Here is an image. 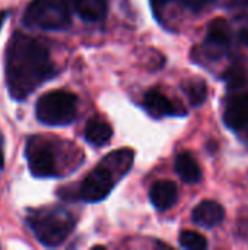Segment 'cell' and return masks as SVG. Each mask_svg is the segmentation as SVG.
Returning <instances> with one entry per match:
<instances>
[{
    "label": "cell",
    "mask_w": 248,
    "mask_h": 250,
    "mask_svg": "<svg viewBox=\"0 0 248 250\" xmlns=\"http://www.w3.org/2000/svg\"><path fill=\"white\" fill-rule=\"evenodd\" d=\"M171 1H174V0H151L152 7H153V10H155V13H156V15H159L161 9H162V7H165V6H167L168 3H171Z\"/></svg>",
    "instance_id": "cell-19"
},
{
    "label": "cell",
    "mask_w": 248,
    "mask_h": 250,
    "mask_svg": "<svg viewBox=\"0 0 248 250\" xmlns=\"http://www.w3.org/2000/svg\"><path fill=\"white\" fill-rule=\"evenodd\" d=\"M77 95L64 91L54 89L39 97L35 104V117L42 125L64 126L72 123L77 116Z\"/></svg>",
    "instance_id": "cell-4"
},
{
    "label": "cell",
    "mask_w": 248,
    "mask_h": 250,
    "mask_svg": "<svg viewBox=\"0 0 248 250\" xmlns=\"http://www.w3.org/2000/svg\"><path fill=\"white\" fill-rule=\"evenodd\" d=\"M224 123L234 132H243L248 127V91L232 95L224 110Z\"/></svg>",
    "instance_id": "cell-9"
},
{
    "label": "cell",
    "mask_w": 248,
    "mask_h": 250,
    "mask_svg": "<svg viewBox=\"0 0 248 250\" xmlns=\"http://www.w3.org/2000/svg\"><path fill=\"white\" fill-rule=\"evenodd\" d=\"M7 15H9L7 10H1V12H0V29H1V26H3V23H4V21H6V18H7Z\"/></svg>",
    "instance_id": "cell-21"
},
{
    "label": "cell",
    "mask_w": 248,
    "mask_h": 250,
    "mask_svg": "<svg viewBox=\"0 0 248 250\" xmlns=\"http://www.w3.org/2000/svg\"><path fill=\"white\" fill-rule=\"evenodd\" d=\"M143 107L155 119L178 117V116H186L187 114L181 104L174 103L172 100H170L164 92H161L156 88H152L145 94Z\"/></svg>",
    "instance_id": "cell-8"
},
{
    "label": "cell",
    "mask_w": 248,
    "mask_h": 250,
    "mask_svg": "<svg viewBox=\"0 0 248 250\" xmlns=\"http://www.w3.org/2000/svg\"><path fill=\"white\" fill-rule=\"evenodd\" d=\"M58 148L51 139L45 136H31L25 145V157L29 171L34 177L50 179L60 176L58 168Z\"/></svg>",
    "instance_id": "cell-6"
},
{
    "label": "cell",
    "mask_w": 248,
    "mask_h": 250,
    "mask_svg": "<svg viewBox=\"0 0 248 250\" xmlns=\"http://www.w3.org/2000/svg\"><path fill=\"white\" fill-rule=\"evenodd\" d=\"M193 223L203 229H213L224 223L225 208L216 201H202L191 214Z\"/></svg>",
    "instance_id": "cell-10"
},
{
    "label": "cell",
    "mask_w": 248,
    "mask_h": 250,
    "mask_svg": "<svg viewBox=\"0 0 248 250\" xmlns=\"http://www.w3.org/2000/svg\"><path fill=\"white\" fill-rule=\"evenodd\" d=\"M180 246L189 250H205L208 249L209 243L205 236L193 230H184L180 234Z\"/></svg>",
    "instance_id": "cell-16"
},
{
    "label": "cell",
    "mask_w": 248,
    "mask_h": 250,
    "mask_svg": "<svg viewBox=\"0 0 248 250\" xmlns=\"http://www.w3.org/2000/svg\"><path fill=\"white\" fill-rule=\"evenodd\" d=\"M180 1L191 13H202L216 3V0H180Z\"/></svg>",
    "instance_id": "cell-18"
},
{
    "label": "cell",
    "mask_w": 248,
    "mask_h": 250,
    "mask_svg": "<svg viewBox=\"0 0 248 250\" xmlns=\"http://www.w3.org/2000/svg\"><path fill=\"white\" fill-rule=\"evenodd\" d=\"M26 226L42 246L57 248L73 233L76 218L63 207H47L32 211Z\"/></svg>",
    "instance_id": "cell-3"
},
{
    "label": "cell",
    "mask_w": 248,
    "mask_h": 250,
    "mask_svg": "<svg viewBox=\"0 0 248 250\" xmlns=\"http://www.w3.org/2000/svg\"><path fill=\"white\" fill-rule=\"evenodd\" d=\"M241 38H243V41L248 45V28L247 29H244V32L241 34Z\"/></svg>",
    "instance_id": "cell-22"
},
{
    "label": "cell",
    "mask_w": 248,
    "mask_h": 250,
    "mask_svg": "<svg viewBox=\"0 0 248 250\" xmlns=\"http://www.w3.org/2000/svg\"><path fill=\"white\" fill-rule=\"evenodd\" d=\"M174 168H175V173L178 174V177L184 183L194 185V183H199L202 180V176H203L202 168H200L197 160L189 151L180 152L177 155Z\"/></svg>",
    "instance_id": "cell-13"
},
{
    "label": "cell",
    "mask_w": 248,
    "mask_h": 250,
    "mask_svg": "<svg viewBox=\"0 0 248 250\" xmlns=\"http://www.w3.org/2000/svg\"><path fill=\"white\" fill-rule=\"evenodd\" d=\"M47 44L20 31H16L6 50L4 75L9 94L13 100H26L38 86L57 75Z\"/></svg>",
    "instance_id": "cell-1"
},
{
    "label": "cell",
    "mask_w": 248,
    "mask_h": 250,
    "mask_svg": "<svg viewBox=\"0 0 248 250\" xmlns=\"http://www.w3.org/2000/svg\"><path fill=\"white\" fill-rule=\"evenodd\" d=\"M183 91L187 95L190 104L193 107H200L208 97V85L202 79H191L186 83H183Z\"/></svg>",
    "instance_id": "cell-15"
},
{
    "label": "cell",
    "mask_w": 248,
    "mask_h": 250,
    "mask_svg": "<svg viewBox=\"0 0 248 250\" xmlns=\"http://www.w3.org/2000/svg\"><path fill=\"white\" fill-rule=\"evenodd\" d=\"M247 211H248V209H247ZM243 226H244V227H240V229H241L243 231H244V230H247V229H248V223H246V221H243Z\"/></svg>",
    "instance_id": "cell-23"
},
{
    "label": "cell",
    "mask_w": 248,
    "mask_h": 250,
    "mask_svg": "<svg viewBox=\"0 0 248 250\" xmlns=\"http://www.w3.org/2000/svg\"><path fill=\"white\" fill-rule=\"evenodd\" d=\"M149 201L158 211H168L178 201V188L171 180H158L149 190Z\"/></svg>",
    "instance_id": "cell-11"
},
{
    "label": "cell",
    "mask_w": 248,
    "mask_h": 250,
    "mask_svg": "<svg viewBox=\"0 0 248 250\" xmlns=\"http://www.w3.org/2000/svg\"><path fill=\"white\" fill-rule=\"evenodd\" d=\"M4 168V145H3V135L0 132V171Z\"/></svg>",
    "instance_id": "cell-20"
},
{
    "label": "cell",
    "mask_w": 248,
    "mask_h": 250,
    "mask_svg": "<svg viewBox=\"0 0 248 250\" xmlns=\"http://www.w3.org/2000/svg\"><path fill=\"white\" fill-rule=\"evenodd\" d=\"M134 152L123 148L108 154L95 168H92L83 179L77 189V199L96 204L104 201L115 188L117 182L130 171Z\"/></svg>",
    "instance_id": "cell-2"
},
{
    "label": "cell",
    "mask_w": 248,
    "mask_h": 250,
    "mask_svg": "<svg viewBox=\"0 0 248 250\" xmlns=\"http://www.w3.org/2000/svg\"><path fill=\"white\" fill-rule=\"evenodd\" d=\"M232 35L231 26L225 19H213L208 25L205 42L200 47V56L206 60L216 62L228 56Z\"/></svg>",
    "instance_id": "cell-7"
},
{
    "label": "cell",
    "mask_w": 248,
    "mask_h": 250,
    "mask_svg": "<svg viewBox=\"0 0 248 250\" xmlns=\"http://www.w3.org/2000/svg\"><path fill=\"white\" fill-rule=\"evenodd\" d=\"M22 23L45 31L66 29L72 23L69 0H32L23 13Z\"/></svg>",
    "instance_id": "cell-5"
},
{
    "label": "cell",
    "mask_w": 248,
    "mask_h": 250,
    "mask_svg": "<svg viewBox=\"0 0 248 250\" xmlns=\"http://www.w3.org/2000/svg\"><path fill=\"white\" fill-rule=\"evenodd\" d=\"M216 3L235 19L248 18V0H216Z\"/></svg>",
    "instance_id": "cell-17"
},
{
    "label": "cell",
    "mask_w": 248,
    "mask_h": 250,
    "mask_svg": "<svg viewBox=\"0 0 248 250\" xmlns=\"http://www.w3.org/2000/svg\"><path fill=\"white\" fill-rule=\"evenodd\" d=\"M69 4L82 21L89 23L104 21L108 12L107 0H69Z\"/></svg>",
    "instance_id": "cell-12"
},
{
    "label": "cell",
    "mask_w": 248,
    "mask_h": 250,
    "mask_svg": "<svg viewBox=\"0 0 248 250\" xmlns=\"http://www.w3.org/2000/svg\"><path fill=\"white\" fill-rule=\"evenodd\" d=\"M113 127L108 122L101 120L98 117L89 119L85 130H83V136L85 141L88 144H91L92 146H104L107 145L111 138H113Z\"/></svg>",
    "instance_id": "cell-14"
}]
</instances>
